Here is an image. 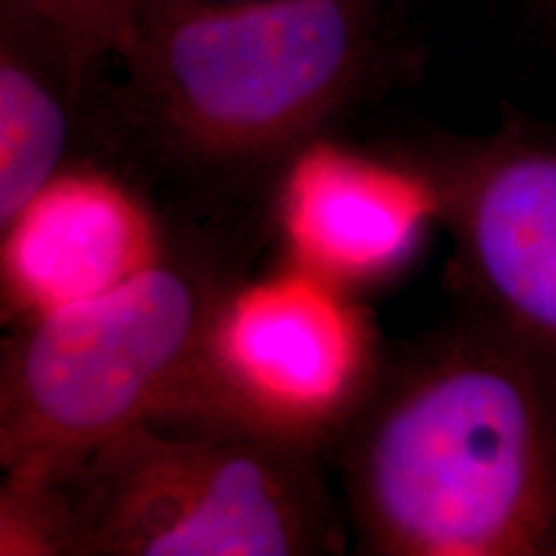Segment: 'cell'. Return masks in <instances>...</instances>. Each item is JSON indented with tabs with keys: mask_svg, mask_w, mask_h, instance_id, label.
I'll return each instance as SVG.
<instances>
[{
	"mask_svg": "<svg viewBox=\"0 0 556 556\" xmlns=\"http://www.w3.org/2000/svg\"><path fill=\"white\" fill-rule=\"evenodd\" d=\"M336 451L361 554L556 556V361L477 307L387 353Z\"/></svg>",
	"mask_w": 556,
	"mask_h": 556,
	"instance_id": "cell-1",
	"label": "cell"
},
{
	"mask_svg": "<svg viewBox=\"0 0 556 556\" xmlns=\"http://www.w3.org/2000/svg\"><path fill=\"white\" fill-rule=\"evenodd\" d=\"M103 80L111 150L193 178L278 170L422 67L407 0H225L139 18Z\"/></svg>",
	"mask_w": 556,
	"mask_h": 556,
	"instance_id": "cell-2",
	"label": "cell"
},
{
	"mask_svg": "<svg viewBox=\"0 0 556 556\" xmlns=\"http://www.w3.org/2000/svg\"><path fill=\"white\" fill-rule=\"evenodd\" d=\"M229 274L176 245L106 294L13 328L0 348V469L67 477L173 413Z\"/></svg>",
	"mask_w": 556,
	"mask_h": 556,
	"instance_id": "cell-3",
	"label": "cell"
},
{
	"mask_svg": "<svg viewBox=\"0 0 556 556\" xmlns=\"http://www.w3.org/2000/svg\"><path fill=\"white\" fill-rule=\"evenodd\" d=\"M323 454L157 417L67 475L78 556H317L343 552Z\"/></svg>",
	"mask_w": 556,
	"mask_h": 556,
	"instance_id": "cell-4",
	"label": "cell"
},
{
	"mask_svg": "<svg viewBox=\"0 0 556 556\" xmlns=\"http://www.w3.org/2000/svg\"><path fill=\"white\" fill-rule=\"evenodd\" d=\"M387 361L358 294L281 263L235 278L214 304L184 392L165 417L328 454Z\"/></svg>",
	"mask_w": 556,
	"mask_h": 556,
	"instance_id": "cell-5",
	"label": "cell"
},
{
	"mask_svg": "<svg viewBox=\"0 0 556 556\" xmlns=\"http://www.w3.org/2000/svg\"><path fill=\"white\" fill-rule=\"evenodd\" d=\"M407 157L433 180L471 307L556 361V137L510 119Z\"/></svg>",
	"mask_w": 556,
	"mask_h": 556,
	"instance_id": "cell-6",
	"label": "cell"
},
{
	"mask_svg": "<svg viewBox=\"0 0 556 556\" xmlns=\"http://www.w3.org/2000/svg\"><path fill=\"white\" fill-rule=\"evenodd\" d=\"M274 225L283 263L361 296L413 266L441 204L413 157L319 135L276 170Z\"/></svg>",
	"mask_w": 556,
	"mask_h": 556,
	"instance_id": "cell-7",
	"label": "cell"
},
{
	"mask_svg": "<svg viewBox=\"0 0 556 556\" xmlns=\"http://www.w3.org/2000/svg\"><path fill=\"white\" fill-rule=\"evenodd\" d=\"M176 245L135 180L101 160L70 165L0 225V309L21 325L124 287Z\"/></svg>",
	"mask_w": 556,
	"mask_h": 556,
	"instance_id": "cell-8",
	"label": "cell"
},
{
	"mask_svg": "<svg viewBox=\"0 0 556 556\" xmlns=\"http://www.w3.org/2000/svg\"><path fill=\"white\" fill-rule=\"evenodd\" d=\"M106 73L24 0H0V225L70 165L111 150Z\"/></svg>",
	"mask_w": 556,
	"mask_h": 556,
	"instance_id": "cell-9",
	"label": "cell"
},
{
	"mask_svg": "<svg viewBox=\"0 0 556 556\" xmlns=\"http://www.w3.org/2000/svg\"><path fill=\"white\" fill-rule=\"evenodd\" d=\"M0 556H78V516L67 477L3 471Z\"/></svg>",
	"mask_w": 556,
	"mask_h": 556,
	"instance_id": "cell-10",
	"label": "cell"
},
{
	"mask_svg": "<svg viewBox=\"0 0 556 556\" xmlns=\"http://www.w3.org/2000/svg\"><path fill=\"white\" fill-rule=\"evenodd\" d=\"M70 41L83 65L103 73L137 37L131 0H24Z\"/></svg>",
	"mask_w": 556,
	"mask_h": 556,
	"instance_id": "cell-11",
	"label": "cell"
},
{
	"mask_svg": "<svg viewBox=\"0 0 556 556\" xmlns=\"http://www.w3.org/2000/svg\"><path fill=\"white\" fill-rule=\"evenodd\" d=\"M204 3H225V0H131V5H135V13H137V26H139V18L152 16V13L186 9V5H204Z\"/></svg>",
	"mask_w": 556,
	"mask_h": 556,
	"instance_id": "cell-12",
	"label": "cell"
},
{
	"mask_svg": "<svg viewBox=\"0 0 556 556\" xmlns=\"http://www.w3.org/2000/svg\"><path fill=\"white\" fill-rule=\"evenodd\" d=\"M528 13L544 29H556V0H528Z\"/></svg>",
	"mask_w": 556,
	"mask_h": 556,
	"instance_id": "cell-13",
	"label": "cell"
}]
</instances>
